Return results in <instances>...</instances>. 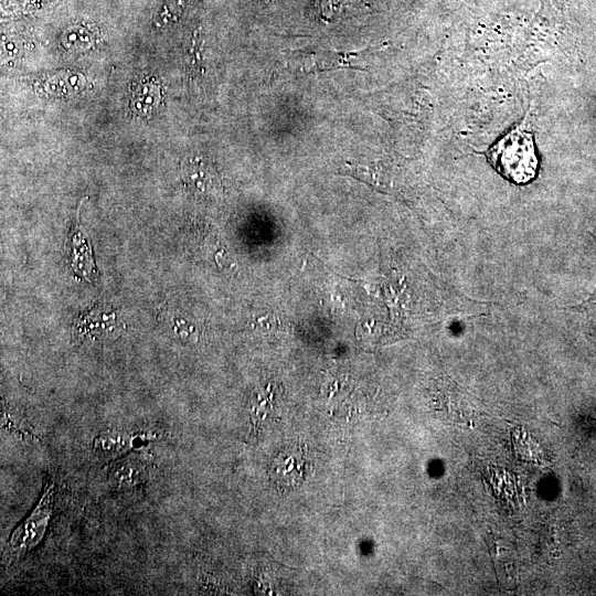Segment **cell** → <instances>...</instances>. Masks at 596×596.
I'll return each instance as SVG.
<instances>
[{"mask_svg":"<svg viewBox=\"0 0 596 596\" xmlns=\"http://www.w3.org/2000/svg\"><path fill=\"white\" fill-rule=\"evenodd\" d=\"M489 160L511 182L524 184L532 181L539 160L530 129L522 124L510 130L491 147Z\"/></svg>","mask_w":596,"mask_h":596,"instance_id":"6da1fadb","label":"cell"},{"mask_svg":"<svg viewBox=\"0 0 596 596\" xmlns=\"http://www.w3.org/2000/svg\"><path fill=\"white\" fill-rule=\"evenodd\" d=\"M54 502V485L50 482L38 505L21 523L10 538L12 552L23 553L35 546L42 539L52 513Z\"/></svg>","mask_w":596,"mask_h":596,"instance_id":"7a4b0ae2","label":"cell"},{"mask_svg":"<svg viewBox=\"0 0 596 596\" xmlns=\"http://www.w3.org/2000/svg\"><path fill=\"white\" fill-rule=\"evenodd\" d=\"M181 177L189 190L196 195H215L221 189V181L215 169L200 156L184 159Z\"/></svg>","mask_w":596,"mask_h":596,"instance_id":"3957f363","label":"cell"},{"mask_svg":"<svg viewBox=\"0 0 596 596\" xmlns=\"http://www.w3.org/2000/svg\"><path fill=\"white\" fill-rule=\"evenodd\" d=\"M119 326L118 316L109 306L97 305L88 313L77 319L73 336L76 340L100 339L109 336Z\"/></svg>","mask_w":596,"mask_h":596,"instance_id":"277c9868","label":"cell"},{"mask_svg":"<svg viewBox=\"0 0 596 596\" xmlns=\"http://www.w3.org/2000/svg\"><path fill=\"white\" fill-rule=\"evenodd\" d=\"M149 469V458L146 454H132L114 462L109 479L118 489H128L143 483Z\"/></svg>","mask_w":596,"mask_h":596,"instance_id":"5b68a950","label":"cell"},{"mask_svg":"<svg viewBox=\"0 0 596 596\" xmlns=\"http://www.w3.org/2000/svg\"><path fill=\"white\" fill-rule=\"evenodd\" d=\"M162 92L153 77H143L131 86L129 107L138 115H149L160 105Z\"/></svg>","mask_w":596,"mask_h":596,"instance_id":"8992f818","label":"cell"},{"mask_svg":"<svg viewBox=\"0 0 596 596\" xmlns=\"http://www.w3.org/2000/svg\"><path fill=\"white\" fill-rule=\"evenodd\" d=\"M361 55V51L354 53H334L322 52L321 54H315L309 58V64H306L307 72L327 71L340 67H356L351 61L358 58Z\"/></svg>","mask_w":596,"mask_h":596,"instance_id":"52a82bcc","label":"cell"},{"mask_svg":"<svg viewBox=\"0 0 596 596\" xmlns=\"http://www.w3.org/2000/svg\"><path fill=\"white\" fill-rule=\"evenodd\" d=\"M136 435H126L119 432L104 433L94 443L95 451L100 455H116L127 447H135Z\"/></svg>","mask_w":596,"mask_h":596,"instance_id":"ba28073f","label":"cell"},{"mask_svg":"<svg viewBox=\"0 0 596 596\" xmlns=\"http://www.w3.org/2000/svg\"><path fill=\"white\" fill-rule=\"evenodd\" d=\"M92 36L85 29L74 26L64 33L63 44L65 47H85L92 43Z\"/></svg>","mask_w":596,"mask_h":596,"instance_id":"9c48e42d","label":"cell"},{"mask_svg":"<svg viewBox=\"0 0 596 596\" xmlns=\"http://www.w3.org/2000/svg\"><path fill=\"white\" fill-rule=\"evenodd\" d=\"M162 321L168 323L167 326L180 337H189L192 334L193 327L189 326L182 318L175 317L168 310H162L160 313Z\"/></svg>","mask_w":596,"mask_h":596,"instance_id":"30bf717a","label":"cell"}]
</instances>
